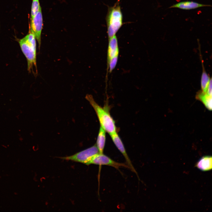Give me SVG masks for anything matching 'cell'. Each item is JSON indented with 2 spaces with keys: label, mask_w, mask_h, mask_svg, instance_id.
<instances>
[{
  "label": "cell",
  "mask_w": 212,
  "mask_h": 212,
  "mask_svg": "<svg viewBox=\"0 0 212 212\" xmlns=\"http://www.w3.org/2000/svg\"><path fill=\"white\" fill-rule=\"evenodd\" d=\"M114 144L124 156L126 162V164L128 166L130 169L135 173L138 178L137 173L133 167L130 158L126 152L124 144L117 132L110 135Z\"/></svg>",
  "instance_id": "cell-7"
},
{
  "label": "cell",
  "mask_w": 212,
  "mask_h": 212,
  "mask_svg": "<svg viewBox=\"0 0 212 212\" xmlns=\"http://www.w3.org/2000/svg\"><path fill=\"white\" fill-rule=\"evenodd\" d=\"M204 69L203 66V72L201 76V86L202 91L206 92L211 78L210 79V77L208 75L205 71L204 70Z\"/></svg>",
  "instance_id": "cell-13"
},
{
  "label": "cell",
  "mask_w": 212,
  "mask_h": 212,
  "mask_svg": "<svg viewBox=\"0 0 212 212\" xmlns=\"http://www.w3.org/2000/svg\"><path fill=\"white\" fill-rule=\"evenodd\" d=\"M118 56L115 57L108 59L109 71L111 72L115 67L118 60Z\"/></svg>",
  "instance_id": "cell-15"
},
{
  "label": "cell",
  "mask_w": 212,
  "mask_h": 212,
  "mask_svg": "<svg viewBox=\"0 0 212 212\" xmlns=\"http://www.w3.org/2000/svg\"><path fill=\"white\" fill-rule=\"evenodd\" d=\"M210 5L205 4L197 2L186 1L179 2L170 6L169 8H177L183 10H190L207 6H211Z\"/></svg>",
  "instance_id": "cell-8"
},
{
  "label": "cell",
  "mask_w": 212,
  "mask_h": 212,
  "mask_svg": "<svg viewBox=\"0 0 212 212\" xmlns=\"http://www.w3.org/2000/svg\"><path fill=\"white\" fill-rule=\"evenodd\" d=\"M106 132L100 126L96 144L99 153H103L106 141Z\"/></svg>",
  "instance_id": "cell-11"
},
{
  "label": "cell",
  "mask_w": 212,
  "mask_h": 212,
  "mask_svg": "<svg viewBox=\"0 0 212 212\" xmlns=\"http://www.w3.org/2000/svg\"><path fill=\"white\" fill-rule=\"evenodd\" d=\"M43 25V17L40 7L37 13L33 17L31 18L30 28L29 32L34 35L38 42L39 49L41 44V36Z\"/></svg>",
  "instance_id": "cell-5"
},
{
  "label": "cell",
  "mask_w": 212,
  "mask_h": 212,
  "mask_svg": "<svg viewBox=\"0 0 212 212\" xmlns=\"http://www.w3.org/2000/svg\"><path fill=\"white\" fill-rule=\"evenodd\" d=\"M196 166L198 169L203 171L211 170L212 167L211 156H206L202 157L197 163Z\"/></svg>",
  "instance_id": "cell-10"
},
{
  "label": "cell",
  "mask_w": 212,
  "mask_h": 212,
  "mask_svg": "<svg viewBox=\"0 0 212 212\" xmlns=\"http://www.w3.org/2000/svg\"><path fill=\"white\" fill-rule=\"evenodd\" d=\"M85 98L90 102L95 110L99 121L100 126L109 135L116 131L115 121L108 111L98 104L92 95H87Z\"/></svg>",
  "instance_id": "cell-2"
},
{
  "label": "cell",
  "mask_w": 212,
  "mask_h": 212,
  "mask_svg": "<svg viewBox=\"0 0 212 212\" xmlns=\"http://www.w3.org/2000/svg\"><path fill=\"white\" fill-rule=\"evenodd\" d=\"M106 20L107 33L109 38L116 35L123 25V15L119 0L113 6L108 7Z\"/></svg>",
  "instance_id": "cell-3"
},
{
  "label": "cell",
  "mask_w": 212,
  "mask_h": 212,
  "mask_svg": "<svg viewBox=\"0 0 212 212\" xmlns=\"http://www.w3.org/2000/svg\"><path fill=\"white\" fill-rule=\"evenodd\" d=\"M91 164L100 166L106 165L111 166L117 169L120 167H124L130 169L127 164L116 162L104 154L103 153H98L95 155L89 162L88 165Z\"/></svg>",
  "instance_id": "cell-6"
},
{
  "label": "cell",
  "mask_w": 212,
  "mask_h": 212,
  "mask_svg": "<svg viewBox=\"0 0 212 212\" xmlns=\"http://www.w3.org/2000/svg\"><path fill=\"white\" fill-rule=\"evenodd\" d=\"M98 153V149L95 144L73 155L61 157L60 158L62 160H70L88 165L89 162L92 158Z\"/></svg>",
  "instance_id": "cell-4"
},
{
  "label": "cell",
  "mask_w": 212,
  "mask_h": 212,
  "mask_svg": "<svg viewBox=\"0 0 212 212\" xmlns=\"http://www.w3.org/2000/svg\"><path fill=\"white\" fill-rule=\"evenodd\" d=\"M39 0H33L31 6V18L38 12L40 7Z\"/></svg>",
  "instance_id": "cell-14"
},
{
  "label": "cell",
  "mask_w": 212,
  "mask_h": 212,
  "mask_svg": "<svg viewBox=\"0 0 212 212\" xmlns=\"http://www.w3.org/2000/svg\"><path fill=\"white\" fill-rule=\"evenodd\" d=\"M196 97L204 104L209 110L212 109V96L209 95L206 92L200 91L198 92Z\"/></svg>",
  "instance_id": "cell-12"
},
{
  "label": "cell",
  "mask_w": 212,
  "mask_h": 212,
  "mask_svg": "<svg viewBox=\"0 0 212 212\" xmlns=\"http://www.w3.org/2000/svg\"><path fill=\"white\" fill-rule=\"evenodd\" d=\"M119 49L117 37L116 35L109 38L108 50V59L118 56Z\"/></svg>",
  "instance_id": "cell-9"
},
{
  "label": "cell",
  "mask_w": 212,
  "mask_h": 212,
  "mask_svg": "<svg viewBox=\"0 0 212 212\" xmlns=\"http://www.w3.org/2000/svg\"><path fill=\"white\" fill-rule=\"evenodd\" d=\"M19 43L27 61V70L34 75L37 74L36 61V42L35 37L32 33L20 39Z\"/></svg>",
  "instance_id": "cell-1"
}]
</instances>
